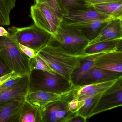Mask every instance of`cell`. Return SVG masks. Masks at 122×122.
Wrapping results in <instances>:
<instances>
[{"mask_svg":"<svg viewBox=\"0 0 122 122\" xmlns=\"http://www.w3.org/2000/svg\"><path fill=\"white\" fill-rule=\"evenodd\" d=\"M30 16L36 25L53 36L63 20L48 5L38 2L31 7Z\"/></svg>","mask_w":122,"mask_h":122,"instance_id":"8992f818","label":"cell"},{"mask_svg":"<svg viewBox=\"0 0 122 122\" xmlns=\"http://www.w3.org/2000/svg\"><path fill=\"white\" fill-rule=\"evenodd\" d=\"M122 38L121 20L120 19H112L104 27L98 37L90 42L88 45L100 42L120 39Z\"/></svg>","mask_w":122,"mask_h":122,"instance_id":"2e32d148","label":"cell"},{"mask_svg":"<svg viewBox=\"0 0 122 122\" xmlns=\"http://www.w3.org/2000/svg\"><path fill=\"white\" fill-rule=\"evenodd\" d=\"M29 66L30 72L32 70H39L55 72L38 53L35 57L29 59Z\"/></svg>","mask_w":122,"mask_h":122,"instance_id":"d4e9b609","label":"cell"},{"mask_svg":"<svg viewBox=\"0 0 122 122\" xmlns=\"http://www.w3.org/2000/svg\"><path fill=\"white\" fill-rule=\"evenodd\" d=\"M87 3L92 6L94 4H98L104 3H109L112 1H117L121 0H85Z\"/></svg>","mask_w":122,"mask_h":122,"instance_id":"f546056e","label":"cell"},{"mask_svg":"<svg viewBox=\"0 0 122 122\" xmlns=\"http://www.w3.org/2000/svg\"><path fill=\"white\" fill-rule=\"evenodd\" d=\"M67 102L61 95L60 100L51 102L41 109L43 122H69L76 112L70 111Z\"/></svg>","mask_w":122,"mask_h":122,"instance_id":"ba28073f","label":"cell"},{"mask_svg":"<svg viewBox=\"0 0 122 122\" xmlns=\"http://www.w3.org/2000/svg\"><path fill=\"white\" fill-rule=\"evenodd\" d=\"M9 34L21 44L38 52L51 42L53 36L35 24L23 28L12 27L8 29Z\"/></svg>","mask_w":122,"mask_h":122,"instance_id":"5b68a950","label":"cell"},{"mask_svg":"<svg viewBox=\"0 0 122 122\" xmlns=\"http://www.w3.org/2000/svg\"><path fill=\"white\" fill-rule=\"evenodd\" d=\"M24 100L0 103V122H19Z\"/></svg>","mask_w":122,"mask_h":122,"instance_id":"9a60e30c","label":"cell"},{"mask_svg":"<svg viewBox=\"0 0 122 122\" xmlns=\"http://www.w3.org/2000/svg\"><path fill=\"white\" fill-rule=\"evenodd\" d=\"M19 48L23 53H24L30 58H33L38 54V52L33 49L18 43Z\"/></svg>","mask_w":122,"mask_h":122,"instance_id":"83f0119b","label":"cell"},{"mask_svg":"<svg viewBox=\"0 0 122 122\" xmlns=\"http://www.w3.org/2000/svg\"><path fill=\"white\" fill-rule=\"evenodd\" d=\"M0 54L13 72L20 76L29 75L30 58L23 53L18 43L10 34L0 37Z\"/></svg>","mask_w":122,"mask_h":122,"instance_id":"277c9868","label":"cell"},{"mask_svg":"<svg viewBox=\"0 0 122 122\" xmlns=\"http://www.w3.org/2000/svg\"><path fill=\"white\" fill-rule=\"evenodd\" d=\"M61 1L65 13L69 11L79 10L91 7L85 0H61Z\"/></svg>","mask_w":122,"mask_h":122,"instance_id":"cb8c5ba5","label":"cell"},{"mask_svg":"<svg viewBox=\"0 0 122 122\" xmlns=\"http://www.w3.org/2000/svg\"><path fill=\"white\" fill-rule=\"evenodd\" d=\"M35 1L48 5L60 17L63 19L65 12L62 6L61 0H35Z\"/></svg>","mask_w":122,"mask_h":122,"instance_id":"484cf974","label":"cell"},{"mask_svg":"<svg viewBox=\"0 0 122 122\" xmlns=\"http://www.w3.org/2000/svg\"><path fill=\"white\" fill-rule=\"evenodd\" d=\"M16 2V0H0V26L10 25V13Z\"/></svg>","mask_w":122,"mask_h":122,"instance_id":"603a6c76","label":"cell"},{"mask_svg":"<svg viewBox=\"0 0 122 122\" xmlns=\"http://www.w3.org/2000/svg\"><path fill=\"white\" fill-rule=\"evenodd\" d=\"M117 80L81 86L74 87L71 92L73 97L76 98L79 101H84L90 97L103 93L114 84Z\"/></svg>","mask_w":122,"mask_h":122,"instance_id":"7c38bea8","label":"cell"},{"mask_svg":"<svg viewBox=\"0 0 122 122\" xmlns=\"http://www.w3.org/2000/svg\"><path fill=\"white\" fill-rule=\"evenodd\" d=\"M9 35V32L3 27L0 26V37L7 36Z\"/></svg>","mask_w":122,"mask_h":122,"instance_id":"1f68e13d","label":"cell"},{"mask_svg":"<svg viewBox=\"0 0 122 122\" xmlns=\"http://www.w3.org/2000/svg\"><path fill=\"white\" fill-rule=\"evenodd\" d=\"M121 77L122 72L104 69L94 66L82 76L76 86L109 81Z\"/></svg>","mask_w":122,"mask_h":122,"instance_id":"9c48e42d","label":"cell"},{"mask_svg":"<svg viewBox=\"0 0 122 122\" xmlns=\"http://www.w3.org/2000/svg\"><path fill=\"white\" fill-rule=\"evenodd\" d=\"M68 108L70 111L76 113L80 108V101L77 99L73 97L67 102Z\"/></svg>","mask_w":122,"mask_h":122,"instance_id":"f1b7e54d","label":"cell"},{"mask_svg":"<svg viewBox=\"0 0 122 122\" xmlns=\"http://www.w3.org/2000/svg\"><path fill=\"white\" fill-rule=\"evenodd\" d=\"M13 72V71L0 54V78Z\"/></svg>","mask_w":122,"mask_h":122,"instance_id":"4316f807","label":"cell"},{"mask_svg":"<svg viewBox=\"0 0 122 122\" xmlns=\"http://www.w3.org/2000/svg\"><path fill=\"white\" fill-rule=\"evenodd\" d=\"M122 106V77H121L102 93L90 117Z\"/></svg>","mask_w":122,"mask_h":122,"instance_id":"52a82bcc","label":"cell"},{"mask_svg":"<svg viewBox=\"0 0 122 122\" xmlns=\"http://www.w3.org/2000/svg\"><path fill=\"white\" fill-rule=\"evenodd\" d=\"M121 21H122V19H121Z\"/></svg>","mask_w":122,"mask_h":122,"instance_id":"836d02e7","label":"cell"},{"mask_svg":"<svg viewBox=\"0 0 122 122\" xmlns=\"http://www.w3.org/2000/svg\"><path fill=\"white\" fill-rule=\"evenodd\" d=\"M115 51L122 52V38L118 41Z\"/></svg>","mask_w":122,"mask_h":122,"instance_id":"d6a6232c","label":"cell"},{"mask_svg":"<svg viewBox=\"0 0 122 122\" xmlns=\"http://www.w3.org/2000/svg\"><path fill=\"white\" fill-rule=\"evenodd\" d=\"M119 39L104 41L88 45L85 50V55L102 53L115 50Z\"/></svg>","mask_w":122,"mask_h":122,"instance_id":"44dd1931","label":"cell"},{"mask_svg":"<svg viewBox=\"0 0 122 122\" xmlns=\"http://www.w3.org/2000/svg\"><path fill=\"white\" fill-rule=\"evenodd\" d=\"M113 17L105 14L91 6L86 8L67 11L63 16V20L66 23H74L90 20L107 19Z\"/></svg>","mask_w":122,"mask_h":122,"instance_id":"8fae6325","label":"cell"},{"mask_svg":"<svg viewBox=\"0 0 122 122\" xmlns=\"http://www.w3.org/2000/svg\"><path fill=\"white\" fill-rule=\"evenodd\" d=\"M38 54L55 72L70 81L72 73L79 66L80 58L84 56L73 55L51 43L38 52Z\"/></svg>","mask_w":122,"mask_h":122,"instance_id":"6da1fadb","label":"cell"},{"mask_svg":"<svg viewBox=\"0 0 122 122\" xmlns=\"http://www.w3.org/2000/svg\"><path fill=\"white\" fill-rule=\"evenodd\" d=\"M61 95L42 91L28 92L25 100L32 105L41 109L49 103L60 100Z\"/></svg>","mask_w":122,"mask_h":122,"instance_id":"e0dca14e","label":"cell"},{"mask_svg":"<svg viewBox=\"0 0 122 122\" xmlns=\"http://www.w3.org/2000/svg\"><path fill=\"white\" fill-rule=\"evenodd\" d=\"M89 41L78 29L62 21L50 43L79 56H86L84 51Z\"/></svg>","mask_w":122,"mask_h":122,"instance_id":"3957f363","label":"cell"},{"mask_svg":"<svg viewBox=\"0 0 122 122\" xmlns=\"http://www.w3.org/2000/svg\"><path fill=\"white\" fill-rule=\"evenodd\" d=\"M100 54L86 55L80 58L79 66L74 70L71 77V81L74 86H76L82 76L94 66L95 59Z\"/></svg>","mask_w":122,"mask_h":122,"instance_id":"ac0fdd59","label":"cell"},{"mask_svg":"<svg viewBox=\"0 0 122 122\" xmlns=\"http://www.w3.org/2000/svg\"><path fill=\"white\" fill-rule=\"evenodd\" d=\"M102 93L90 97L84 101H79L80 108L77 112L76 114L82 116L86 120L90 118V115Z\"/></svg>","mask_w":122,"mask_h":122,"instance_id":"7402d4cb","label":"cell"},{"mask_svg":"<svg viewBox=\"0 0 122 122\" xmlns=\"http://www.w3.org/2000/svg\"><path fill=\"white\" fill-rule=\"evenodd\" d=\"M114 19H115L110 18L74 23L65 22L79 30L90 42L97 37L104 27Z\"/></svg>","mask_w":122,"mask_h":122,"instance_id":"30bf717a","label":"cell"},{"mask_svg":"<svg viewBox=\"0 0 122 122\" xmlns=\"http://www.w3.org/2000/svg\"><path fill=\"white\" fill-rule=\"evenodd\" d=\"M74 87L70 81L56 72L33 70L29 75L28 92L42 91L62 95Z\"/></svg>","mask_w":122,"mask_h":122,"instance_id":"7a4b0ae2","label":"cell"},{"mask_svg":"<svg viewBox=\"0 0 122 122\" xmlns=\"http://www.w3.org/2000/svg\"><path fill=\"white\" fill-rule=\"evenodd\" d=\"M29 75L14 86L0 90V103L9 101L25 100L28 92Z\"/></svg>","mask_w":122,"mask_h":122,"instance_id":"5bb4252c","label":"cell"},{"mask_svg":"<svg viewBox=\"0 0 122 122\" xmlns=\"http://www.w3.org/2000/svg\"><path fill=\"white\" fill-rule=\"evenodd\" d=\"M86 121V120L83 117L76 114L71 119L69 122H85Z\"/></svg>","mask_w":122,"mask_h":122,"instance_id":"4dcf8cb0","label":"cell"},{"mask_svg":"<svg viewBox=\"0 0 122 122\" xmlns=\"http://www.w3.org/2000/svg\"><path fill=\"white\" fill-rule=\"evenodd\" d=\"M91 6L115 19H122V0L94 4Z\"/></svg>","mask_w":122,"mask_h":122,"instance_id":"ffe728a7","label":"cell"},{"mask_svg":"<svg viewBox=\"0 0 122 122\" xmlns=\"http://www.w3.org/2000/svg\"><path fill=\"white\" fill-rule=\"evenodd\" d=\"M95 66L122 72V52L113 51L100 54L95 61Z\"/></svg>","mask_w":122,"mask_h":122,"instance_id":"4fadbf2b","label":"cell"},{"mask_svg":"<svg viewBox=\"0 0 122 122\" xmlns=\"http://www.w3.org/2000/svg\"><path fill=\"white\" fill-rule=\"evenodd\" d=\"M19 122H43L41 110L25 100L21 107Z\"/></svg>","mask_w":122,"mask_h":122,"instance_id":"d6986e66","label":"cell"}]
</instances>
